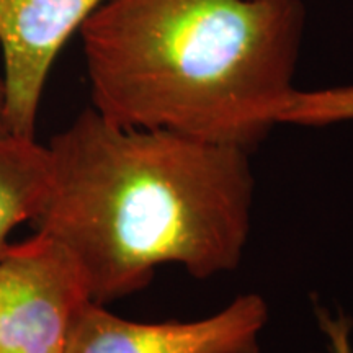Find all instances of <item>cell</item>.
<instances>
[{"mask_svg":"<svg viewBox=\"0 0 353 353\" xmlns=\"http://www.w3.org/2000/svg\"><path fill=\"white\" fill-rule=\"evenodd\" d=\"M267 322L268 304L255 293L187 322L130 321L88 299L70 322L65 353H262Z\"/></svg>","mask_w":353,"mask_h":353,"instance_id":"277c9868","label":"cell"},{"mask_svg":"<svg viewBox=\"0 0 353 353\" xmlns=\"http://www.w3.org/2000/svg\"><path fill=\"white\" fill-rule=\"evenodd\" d=\"M105 0H0L8 132L34 139L44 83L64 44Z\"/></svg>","mask_w":353,"mask_h":353,"instance_id":"5b68a950","label":"cell"},{"mask_svg":"<svg viewBox=\"0 0 353 353\" xmlns=\"http://www.w3.org/2000/svg\"><path fill=\"white\" fill-rule=\"evenodd\" d=\"M48 148L37 139L0 136V252L21 223H34L50 192Z\"/></svg>","mask_w":353,"mask_h":353,"instance_id":"8992f818","label":"cell"},{"mask_svg":"<svg viewBox=\"0 0 353 353\" xmlns=\"http://www.w3.org/2000/svg\"><path fill=\"white\" fill-rule=\"evenodd\" d=\"M90 299L68 250L46 234L0 252V353H65L70 322Z\"/></svg>","mask_w":353,"mask_h":353,"instance_id":"3957f363","label":"cell"},{"mask_svg":"<svg viewBox=\"0 0 353 353\" xmlns=\"http://www.w3.org/2000/svg\"><path fill=\"white\" fill-rule=\"evenodd\" d=\"M304 0H105L79 30L92 108L252 151L293 99Z\"/></svg>","mask_w":353,"mask_h":353,"instance_id":"7a4b0ae2","label":"cell"},{"mask_svg":"<svg viewBox=\"0 0 353 353\" xmlns=\"http://www.w3.org/2000/svg\"><path fill=\"white\" fill-rule=\"evenodd\" d=\"M37 232L81 268L92 301L138 293L164 265L198 280L239 267L252 224L249 151L123 128L85 108L50 141Z\"/></svg>","mask_w":353,"mask_h":353,"instance_id":"6da1fadb","label":"cell"},{"mask_svg":"<svg viewBox=\"0 0 353 353\" xmlns=\"http://www.w3.org/2000/svg\"><path fill=\"white\" fill-rule=\"evenodd\" d=\"M10 134L7 128V114H6V83L3 77H0V136Z\"/></svg>","mask_w":353,"mask_h":353,"instance_id":"9c48e42d","label":"cell"},{"mask_svg":"<svg viewBox=\"0 0 353 353\" xmlns=\"http://www.w3.org/2000/svg\"><path fill=\"white\" fill-rule=\"evenodd\" d=\"M353 120V85L296 90L281 114V123L301 126H325Z\"/></svg>","mask_w":353,"mask_h":353,"instance_id":"52a82bcc","label":"cell"},{"mask_svg":"<svg viewBox=\"0 0 353 353\" xmlns=\"http://www.w3.org/2000/svg\"><path fill=\"white\" fill-rule=\"evenodd\" d=\"M316 316L322 334L327 339L329 353H353V321L350 317L343 314V312L332 314L329 309L321 306L316 307Z\"/></svg>","mask_w":353,"mask_h":353,"instance_id":"ba28073f","label":"cell"}]
</instances>
